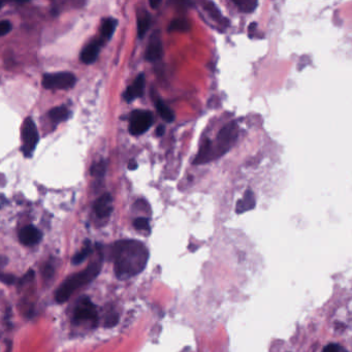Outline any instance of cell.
<instances>
[{"mask_svg":"<svg viewBox=\"0 0 352 352\" xmlns=\"http://www.w3.org/2000/svg\"><path fill=\"white\" fill-rule=\"evenodd\" d=\"M151 24V18L149 14H145L144 16H140L138 19V34L139 38L142 39L145 33L148 31Z\"/></svg>","mask_w":352,"mask_h":352,"instance_id":"44dd1931","label":"cell"},{"mask_svg":"<svg viewBox=\"0 0 352 352\" xmlns=\"http://www.w3.org/2000/svg\"><path fill=\"white\" fill-rule=\"evenodd\" d=\"M54 273V268L51 264H47L44 269V276L46 278H51Z\"/></svg>","mask_w":352,"mask_h":352,"instance_id":"f1b7e54d","label":"cell"},{"mask_svg":"<svg viewBox=\"0 0 352 352\" xmlns=\"http://www.w3.org/2000/svg\"><path fill=\"white\" fill-rule=\"evenodd\" d=\"M74 319L76 322L90 321L94 326L99 322V314L89 298H83L76 307Z\"/></svg>","mask_w":352,"mask_h":352,"instance_id":"52a82bcc","label":"cell"},{"mask_svg":"<svg viewBox=\"0 0 352 352\" xmlns=\"http://www.w3.org/2000/svg\"><path fill=\"white\" fill-rule=\"evenodd\" d=\"M76 77L67 71L47 74L43 79V86L51 90H67L75 86Z\"/></svg>","mask_w":352,"mask_h":352,"instance_id":"277c9868","label":"cell"},{"mask_svg":"<svg viewBox=\"0 0 352 352\" xmlns=\"http://www.w3.org/2000/svg\"><path fill=\"white\" fill-rule=\"evenodd\" d=\"M133 226H135L138 230H147V232H149L150 230L149 219L148 218H145V217L137 218V219L133 221Z\"/></svg>","mask_w":352,"mask_h":352,"instance_id":"603a6c76","label":"cell"},{"mask_svg":"<svg viewBox=\"0 0 352 352\" xmlns=\"http://www.w3.org/2000/svg\"><path fill=\"white\" fill-rule=\"evenodd\" d=\"M19 240L23 245L33 246L42 240V233L33 225H28L21 229Z\"/></svg>","mask_w":352,"mask_h":352,"instance_id":"9c48e42d","label":"cell"},{"mask_svg":"<svg viewBox=\"0 0 352 352\" xmlns=\"http://www.w3.org/2000/svg\"><path fill=\"white\" fill-rule=\"evenodd\" d=\"M238 125L233 122L225 125L218 133L216 140V147L213 150L214 156H221L225 154L238 139Z\"/></svg>","mask_w":352,"mask_h":352,"instance_id":"3957f363","label":"cell"},{"mask_svg":"<svg viewBox=\"0 0 352 352\" xmlns=\"http://www.w3.org/2000/svg\"><path fill=\"white\" fill-rule=\"evenodd\" d=\"M160 4V0H156V1H150V5L152 6V8L157 7V5Z\"/></svg>","mask_w":352,"mask_h":352,"instance_id":"d6a6232c","label":"cell"},{"mask_svg":"<svg viewBox=\"0 0 352 352\" xmlns=\"http://www.w3.org/2000/svg\"><path fill=\"white\" fill-rule=\"evenodd\" d=\"M322 352H347V351L340 345L332 343V344H329L327 346H325L323 348Z\"/></svg>","mask_w":352,"mask_h":352,"instance_id":"d4e9b609","label":"cell"},{"mask_svg":"<svg viewBox=\"0 0 352 352\" xmlns=\"http://www.w3.org/2000/svg\"><path fill=\"white\" fill-rule=\"evenodd\" d=\"M234 3L237 5L239 10L247 14L255 10L258 4L257 1H253V0H234Z\"/></svg>","mask_w":352,"mask_h":352,"instance_id":"ffe728a7","label":"cell"},{"mask_svg":"<svg viewBox=\"0 0 352 352\" xmlns=\"http://www.w3.org/2000/svg\"><path fill=\"white\" fill-rule=\"evenodd\" d=\"M113 258L116 276L128 279L142 273L149 259V251L142 242L122 240L115 243Z\"/></svg>","mask_w":352,"mask_h":352,"instance_id":"6da1fadb","label":"cell"},{"mask_svg":"<svg viewBox=\"0 0 352 352\" xmlns=\"http://www.w3.org/2000/svg\"><path fill=\"white\" fill-rule=\"evenodd\" d=\"M153 124V116L148 111H135L130 115L129 132L132 136H141Z\"/></svg>","mask_w":352,"mask_h":352,"instance_id":"8992f818","label":"cell"},{"mask_svg":"<svg viewBox=\"0 0 352 352\" xmlns=\"http://www.w3.org/2000/svg\"><path fill=\"white\" fill-rule=\"evenodd\" d=\"M254 207H255V198H254V193L251 190H247L243 199L237 201L236 212L238 214H242L254 209Z\"/></svg>","mask_w":352,"mask_h":352,"instance_id":"4fadbf2b","label":"cell"},{"mask_svg":"<svg viewBox=\"0 0 352 352\" xmlns=\"http://www.w3.org/2000/svg\"><path fill=\"white\" fill-rule=\"evenodd\" d=\"M190 29V24L187 20L185 19H175L174 21L171 22L169 26L167 28L168 32H174V31H179V32H186Z\"/></svg>","mask_w":352,"mask_h":352,"instance_id":"ac0fdd59","label":"cell"},{"mask_svg":"<svg viewBox=\"0 0 352 352\" xmlns=\"http://www.w3.org/2000/svg\"><path fill=\"white\" fill-rule=\"evenodd\" d=\"M164 131H165V127L163 125H159L158 127L156 128V136L157 137H162L164 135Z\"/></svg>","mask_w":352,"mask_h":352,"instance_id":"4dcf8cb0","label":"cell"},{"mask_svg":"<svg viewBox=\"0 0 352 352\" xmlns=\"http://www.w3.org/2000/svg\"><path fill=\"white\" fill-rule=\"evenodd\" d=\"M256 23H251L250 24V26H249V29H248V32H249V36L252 39L254 38V35H255V32H256Z\"/></svg>","mask_w":352,"mask_h":352,"instance_id":"f546056e","label":"cell"},{"mask_svg":"<svg viewBox=\"0 0 352 352\" xmlns=\"http://www.w3.org/2000/svg\"><path fill=\"white\" fill-rule=\"evenodd\" d=\"M119 322V315L115 312H112L107 315L104 320V326L105 327H113Z\"/></svg>","mask_w":352,"mask_h":352,"instance_id":"cb8c5ba5","label":"cell"},{"mask_svg":"<svg viewBox=\"0 0 352 352\" xmlns=\"http://www.w3.org/2000/svg\"><path fill=\"white\" fill-rule=\"evenodd\" d=\"M102 257L91 262L86 269L67 278L55 293V300L59 304H63L75 293L76 290L87 285L99 276L101 270Z\"/></svg>","mask_w":352,"mask_h":352,"instance_id":"7a4b0ae2","label":"cell"},{"mask_svg":"<svg viewBox=\"0 0 352 352\" xmlns=\"http://www.w3.org/2000/svg\"><path fill=\"white\" fill-rule=\"evenodd\" d=\"M214 152H213V145L212 142L207 140L204 141L202 146L201 147V150L199 154L197 155L196 159H194L193 163L194 164H201V163H205L214 158Z\"/></svg>","mask_w":352,"mask_h":352,"instance_id":"5bb4252c","label":"cell"},{"mask_svg":"<svg viewBox=\"0 0 352 352\" xmlns=\"http://www.w3.org/2000/svg\"><path fill=\"white\" fill-rule=\"evenodd\" d=\"M128 168L130 171H135V169L138 168V163L136 160H130L128 163Z\"/></svg>","mask_w":352,"mask_h":352,"instance_id":"1f68e13d","label":"cell"},{"mask_svg":"<svg viewBox=\"0 0 352 352\" xmlns=\"http://www.w3.org/2000/svg\"><path fill=\"white\" fill-rule=\"evenodd\" d=\"M5 352H10V348H7V349H6V351H5Z\"/></svg>","mask_w":352,"mask_h":352,"instance_id":"e575fe53","label":"cell"},{"mask_svg":"<svg viewBox=\"0 0 352 352\" xmlns=\"http://www.w3.org/2000/svg\"><path fill=\"white\" fill-rule=\"evenodd\" d=\"M94 211L100 218H106L113 211V199L110 193H105L94 203Z\"/></svg>","mask_w":352,"mask_h":352,"instance_id":"30bf717a","label":"cell"},{"mask_svg":"<svg viewBox=\"0 0 352 352\" xmlns=\"http://www.w3.org/2000/svg\"><path fill=\"white\" fill-rule=\"evenodd\" d=\"M22 150L24 154L27 157H30L39 143V131L31 118H27L24 121L22 128Z\"/></svg>","mask_w":352,"mask_h":352,"instance_id":"5b68a950","label":"cell"},{"mask_svg":"<svg viewBox=\"0 0 352 352\" xmlns=\"http://www.w3.org/2000/svg\"><path fill=\"white\" fill-rule=\"evenodd\" d=\"M68 114H69L68 110L65 106H56L53 108V110L50 111L49 116H50L53 122L60 123V122H63V121H65L68 118Z\"/></svg>","mask_w":352,"mask_h":352,"instance_id":"2e32d148","label":"cell"},{"mask_svg":"<svg viewBox=\"0 0 352 352\" xmlns=\"http://www.w3.org/2000/svg\"><path fill=\"white\" fill-rule=\"evenodd\" d=\"M106 171V164L104 161H100V162H97V163H94L91 167V175L93 177H97V178H101L104 175Z\"/></svg>","mask_w":352,"mask_h":352,"instance_id":"7402d4cb","label":"cell"},{"mask_svg":"<svg viewBox=\"0 0 352 352\" xmlns=\"http://www.w3.org/2000/svg\"><path fill=\"white\" fill-rule=\"evenodd\" d=\"M0 281H2L3 283L5 284H13L15 283L16 281V278L15 276L13 275H9V274H2V273H0Z\"/></svg>","mask_w":352,"mask_h":352,"instance_id":"83f0119b","label":"cell"},{"mask_svg":"<svg viewBox=\"0 0 352 352\" xmlns=\"http://www.w3.org/2000/svg\"><path fill=\"white\" fill-rule=\"evenodd\" d=\"M157 112H158L159 116L165 121L167 123H172L175 120V113L171 107H168L162 101H158L156 103Z\"/></svg>","mask_w":352,"mask_h":352,"instance_id":"9a60e30c","label":"cell"},{"mask_svg":"<svg viewBox=\"0 0 352 352\" xmlns=\"http://www.w3.org/2000/svg\"><path fill=\"white\" fill-rule=\"evenodd\" d=\"M11 30V23L9 21H0V36H3Z\"/></svg>","mask_w":352,"mask_h":352,"instance_id":"484cf974","label":"cell"},{"mask_svg":"<svg viewBox=\"0 0 352 352\" xmlns=\"http://www.w3.org/2000/svg\"><path fill=\"white\" fill-rule=\"evenodd\" d=\"M162 56V42L159 31L153 33L150 38V42L146 52V59L150 62H154L159 60Z\"/></svg>","mask_w":352,"mask_h":352,"instance_id":"ba28073f","label":"cell"},{"mask_svg":"<svg viewBox=\"0 0 352 352\" xmlns=\"http://www.w3.org/2000/svg\"><path fill=\"white\" fill-rule=\"evenodd\" d=\"M100 44L93 42L83 49L81 53V60L85 64L93 63L100 54Z\"/></svg>","mask_w":352,"mask_h":352,"instance_id":"7c38bea8","label":"cell"},{"mask_svg":"<svg viewBox=\"0 0 352 352\" xmlns=\"http://www.w3.org/2000/svg\"><path fill=\"white\" fill-rule=\"evenodd\" d=\"M144 89H145V77L143 74H141L136 81L133 82V84L131 86H129L125 93H124V99L126 101L130 102L132 101H135L138 97L143 96L144 93Z\"/></svg>","mask_w":352,"mask_h":352,"instance_id":"8fae6325","label":"cell"},{"mask_svg":"<svg viewBox=\"0 0 352 352\" xmlns=\"http://www.w3.org/2000/svg\"><path fill=\"white\" fill-rule=\"evenodd\" d=\"M207 10L209 11L210 15H211L214 19H216V20H218V21L221 20V14L219 13V10L217 9V7H216L213 3H209V6L207 7Z\"/></svg>","mask_w":352,"mask_h":352,"instance_id":"4316f807","label":"cell"},{"mask_svg":"<svg viewBox=\"0 0 352 352\" xmlns=\"http://www.w3.org/2000/svg\"><path fill=\"white\" fill-rule=\"evenodd\" d=\"M91 251H92V248H91L90 242H89V241H86V242H85V245H84L83 249H82L79 253H77L74 257H72L71 262L74 263V264H80V263H82L85 259H86V258L90 255Z\"/></svg>","mask_w":352,"mask_h":352,"instance_id":"d6986e66","label":"cell"},{"mask_svg":"<svg viewBox=\"0 0 352 352\" xmlns=\"http://www.w3.org/2000/svg\"><path fill=\"white\" fill-rule=\"evenodd\" d=\"M3 6V3H1V2H0V8H1Z\"/></svg>","mask_w":352,"mask_h":352,"instance_id":"836d02e7","label":"cell"},{"mask_svg":"<svg viewBox=\"0 0 352 352\" xmlns=\"http://www.w3.org/2000/svg\"><path fill=\"white\" fill-rule=\"evenodd\" d=\"M117 24H118L117 20L113 19V18H107L102 22L101 35L104 39H106V40L111 39V36L113 35V33L117 27Z\"/></svg>","mask_w":352,"mask_h":352,"instance_id":"e0dca14e","label":"cell"}]
</instances>
